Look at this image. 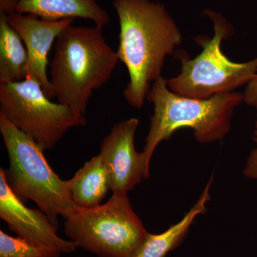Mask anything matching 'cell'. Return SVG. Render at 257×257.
Segmentation results:
<instances>
[{"label":"cell","instance_id":"9a60e30c","mask_svg":"<svg viewBox=\"0 0 257 257\" xmlns=\"http://www.w3.org/2000/svg\"><path fill=\"white\" fill-rule=\"evenodd\" d=\"M55 248L39 247L17 236H10L0 231V257H60Z\"/></svg>","mask_w":257,"mask_h":257},{"label":"cell","instance_id":"52a82bcc","mask_svg":"<svg viewBox=\"0 0 257 257\" xmlns=\"http://www.w3.org/2000/svg\"><path fill=\"white\" fill-rule=\"evenodd\" d=\"M50 99L31 77L0 83V114L44 150L53 149L70 128L87 124L84 114Z\"/></svg>","mask_w":257,"mask_h":257},{"label":"cell","instance_id":"5b68a950","mask_svg":"<svg viewBox=\"0 0 257 257\" xmlns=\"http://www.w3.org/2000/svg\"><path fill=\"white\" fill-rule=\"evenodd\" d=\"M203 14L212 21L214 36L197 37L196 40L202 50L194 58L179 53L180 72L167 79V86L172 92L200 99L236 92L257 74V58L246 62H234L223 53L222 42L234 33V28L227 19L211 9L204 10Z\"/></svg>","mask_w":257,"mask_h":257},{"label":"cell","instance_id":"e0dca14e","mask_svg":"<svg viewBox=\"0 0 257 257\" xmlns=\"http://www.w3.org/2000/svg\"><path fill=\"white\" fill-rule=\"evenodd\" d=\"M243 101L248 106H253L256 110L255 127L257 128V74L246 85L242 94Z\"/></svg>","mask_w":257,"mask_h":257},{"label":"cell","instance_id":"8fae6325","mask_svg":"<svg viewBox=\"0 0 257 257\" xmlns=\"http://www.w3.org/2000/svg\"><path fill=\"white\" fill-rule=\"evenodd\" d=\"M16 13L53 21L86 19L102 28L109 22L107 12L96 0H19Z\"/></svg>","mask_w":257,"mask_h":257},{"label":"cell","instance_id":"ba28073f","mask_svg":"<svg viewBox=\"0 0 257 257\" xmlns=\"http://www.w3.org/2000/svg\"><path fill=\"white\" fill-rule=\"evenodd\" d=\"M137 118L122 120L103 140L99 155L105 165L113 194H127L143 179L150 177V165L135 147Z\"/></svg>","mask_w":257,"mask_h":257},{"label":"cell","instance_id":"4fadbf2b","mask_svg":"<svg viewBox=\"0 0 257 257\" xmlns=\"http://www.w3.org/2000/svg\"><path fill=\"white\" fill-rule=\"evenodd\" d=\"M213 179L212 175L197 203L182 220L171 226L162 234L148 233L134 257H165L170 251L179 246L185 238L196 216L207 211L206 203L210 200L209 190Z\"/></svg>","mask_w":257,"mask_h":257},{"label":"cell","instance_id":"9c48e42d","mask_svg":"<svg viewBox=\"0 0 257 257\" xmlns=\"http://www.w3.org/2000/svg\"><path fill=\"white\" fill-rule=\"evenodd\" d=\"M0 217L19 237L34 246L55 248L62 253H72L78 248L74 241L57 235V225L45 213L28 208L15 195L3 168L0 169Z\"/></svg>","mask_w":257,"mask_h":257},{"label":"cell","instance_id":"6da1fadb","mask_svg":"<svg viewBox=\"0 0 257 257\" xmlns=\"http://www.w3.org/2000/svg\"><path fill=\"white\" fill-rule=\"evenodd\" d=\"M119 22V61L130 80L124 92L130 105L140 109L152 83L162 76L167 56L182 43V34L165 5L151 0H113Z\"/></svg>","mask_w":257,"mask_h":257},{"label":"cell","instance_id":"2e32d148","mask_svg":"<svg viewBox=\"0 0 257 257\" xmlns=\"http://www.w3.org/2000/svg\"><path fill=\"white\" fill-rule=\"evenodd\" d=\"M253 141L256 147L251 152L243 170V175L249 179L257 180V128L253 132Z\"/></svg>","mask_w":257,"mask_h":257},{"label":"cell","instance_id":"277c9868","mask_svg":"<svg viewBox=\"0 0 257 257\" xmlns=\"http://www.w3.org/2000/svg\"><path fill=\"white\" fill-rule=\"evenodd\" d=\"M0 133L10 160L5 170L10 189L24 203L33 201L57 225V217H68L75 209L68 181L52 170L44 150L0 114Z\"/></svg>","mask_w":257,"mask_h":257},{"label":"cell","instance_id":"7a4b0ae2","mask_svg":"<svg viewBox=\"0 0 257 257\" xmlns=\"http://www.w3.org/2000/svg\"><path fill=\"white\" fill-rule=\"evenodd\" d=\"M119 61L102 28L69 25L57 37L50 63L52 98L85 115L93 92L110 79Z\"/></svg>","mask_w":257,"mask_h":257},{"label":"cell","instance_id":"30bf717a","mask_svg":"<svg viewBox=\"0 0 257 257\" xmlns=\"http://www.w3.org/2000/svg\"><path fill=\"white\" fill-rule=\"evenodd\" d=\"M7 20L23 39L28 51L26 78L31 77L37 80L46 95L52 99V88L47 71L49 53L61 32L72 25L75 19L53 21L33 15L14 13L7 15Z\"/></svg>","mask_w":257,"mask_h":257},{"label":"cell","instance_id":"7c38bea8","mask_svg":"<svg viewBox=\"0 0 257 257\" xmlns=\"http://www.w3.org/2000/svg\"><path fill=\"white\" fill-rule=\"evenodd\" d=\"M68 183L72 200L79 208L99 205L110 189L109 175L99 155L86 162Z\"/></svg>","mask_w":257,"mask_h":257},{"label":"cell","instance_id":"5bb4252c","mask_svg":"<svg viewBox=\"0 0 257 257\" xmlns=\"http://www.w3.org/2000/svg\"><path fill=\"white\" fill-rule=\"evenodd\" d=\"M28 54L23 39L0 13V83L26 78Z\"/></svg>","mask_w":257,"mask_h":257},{"label":"cell","instance_id":"3957f363","mask_svg":"<svg viewBox=\"0 0 257 257\" xmlns=\"http://www.w3.org/2000/svg\"><path fill=\"white\" fill-rule=\"evenodd\" d=\"M147 99L155 106L143 152L149 165L159 144L179 128H192L199 143L222 140L229 133L235 109L243 102L242 94L236 92L205 99L179 95L169 89L162 76L152 83Z\"/></svg>","mask_w":257,"mask_h":257},{"label":"cell","instance_id":"8992f818","mask_svg":"<svg viewBox=\"0 0 257 257\" xmlns=\"http://www.w3.org/2000/svg\"><path fill=\"white\" fill-rule=\"evenodd\" d=\"M64 230L77 247L99 257H134L148 234L127 194H120L96 207H76Z\"/></svg>","mask_w":257,"mask_h":257},{"label":"cell","instance_id":"ac0fdd59","mask_svg":"<svg viewBox=\"0 0 257 257\" xmlns=\"http://www.w3.org/2000/svg\"><path fill=\"white\" fill-rule=\"evenodd\" d=\"M19 0H0V13L7 15L16 13Z\"/></svg>","mask_w":257,"mask_h":257}]
</instances>
